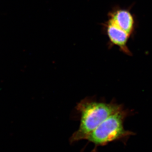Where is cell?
Returning <instances> with one entry per match:
<instances>
[{"mask_svg":"<svg viewBox=\"0 0 152 152\" xmlns=\"http://www.w3.org/2000/svg\"><path fill=\"white\" fill-rule=\"evenodd\" d=\"M134 113L124 106L112 114L87 136L85 140L94 145L93 151L98 147L104 146L111 142H125L134 132L125 129L124 122L126 118Z\"/></svg>","mask_w":152,"mask_h":152,"instance_id":"2","label":"cell"},{"mask_svg":"<svg viewBox=\"0 0 152 152\" xmlns=\"http://www.w3.org/2000/svg\"><path fill=\"white\" fill-rule=\"evenodd\" d=\"M123 106L115 101L108 102L94 97L82 99L75 108L76 117L80 122L79 127L70 138V143L73 144L85 140L104 121Z\"/></svg>","mask_w":152,"mask_h":152,"instance_id":"1","label":"cell"},{"mask_svg":"<svg viewBox=\"0 0 152 152\" xmlns=\"http://www.w3.org/2000/svg\"><path fill=\"white\" fill-rule=\"evenodd\" d=\"M107 21L131 36L135 29V20L128 10L115 6L108 13Z\"/></svg>","mask_w":152,"mask_h":152,"instance_id":"4","label":"cell"},{"mask_svg":"<svg viewBox=\"0 0 152 152\" xmlns=\"http://www.w3.org/2000/svg\"><path fill=\"white\" fill-rule=\"evenodd\" d=\"M102 30L108 39V48L117 46L125 54L129 56L132 55L128 46V40L131 37L129 34L107 20L102 24Z\"/></svg>","mask_w":152,"mask_h":152,"instance_id":"3","label":"cell"}]
</instances>
